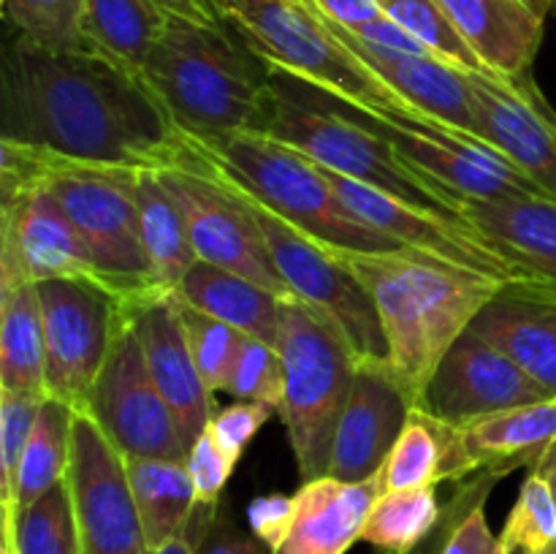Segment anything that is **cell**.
Returning a JSON list of instances; mask_svg holds the SVG:
<instances>
[{
    "instance_id": "cell-1",
    "label": "cell",
    "mask_w": 556,
    "mask_h": 554,
    "mask_svg": "<svg viewBox=\"0 0 556 554\" xmlns=\"http://www.w3.org/2000/svg\"><path fill=\"white\" fill-rule=\"evenodd\" d=\"M0 139L74 161L161 168L182 150L139 71L98 49L54 52L14 36L0 58Z\"/></svg>"
},
{
    "instance_id": "cell-2",
    "label": "cell",
    "mask_w": 556,
    "mask_h": 554,
    "mask_svg": "<svg viewBox=\"0 0 556 554\" xmlns=\"http://www.w3.org/2000/svg\"><path fill=\"white\" fill-rule=\"evenodd\" d=\"M362 280L378 310L389 348V373L413 407L448 348L494 297L508 288L494 277L427 255L331 250Z\"/></svg>"
},
{
    "instance_id": "cell-3",
    "label": "cell",
    "mask_w": 556,
    "mask_h": 554,
    "mask_svg": "<svg viewBox=\"0 0 556 554\" xmlns=\"http://www.w3.org/2000/svg\"><path fill=\"white\" fill-rule=\"evenodd\" d=\"M179 134H261L271 109V68L231 25L168 16L141 65Z\"/></svg>"
},
{
    "instance_id": "cell-4",
    "label": "cell",
    "mask_w": 556,
    "mask_h": 554,
    "mask_svg": "<svg viewBox=\"0 0 556 554\" xmlns=\"http://www.w3.org/2000/svg\"><path fill=\"white\" fill-rule=\"evenodd\" d=\"M136 174L139 168L74 161L0 139V196L47 188L79 231L101 280L123 302L157 291L141 242Z\"/></svg>"
},
{
    "instance_id": "cell-5",
    "label": "cell",
    "mask_w": 556,
    "mask_h": 554,
    "mask_svg": "<svg viewBox=\"0 0 556 554\" xmlns=\"http://www.w3.org/2000/svg\"><path fill=\"white\" fill-rule=\"evenodd\" d=\"M215 5L271 68L288 71L362 112L386 114L429 134L470 141L391 90L307 0H215Z\"/></svg>"
},
{
    "instance_id": "cell-6",
    "label": "cell",
    "mask_w": 556,
    "mask_h": 554,
    "mask_svg": "<svg viewBox=\"0 0 556 554\" xmlns=\"http://www.w3.org/2000/svg\"><path fill=\"white\" fill-rule=\"evenodd\" d=\"M261 134L342 177L459 217L465 196L445 190L407 166L389 141L369 128L362 109L337 101L334 96L282 68H271V109Z\"/></svg>"
},
{
    "instance_id": "cell-7",
    "label": "cell",
    "mask_w": 556,
    "mask_h": 554,
    "mask_svg": "<svg viewBox=\"0 0 556 554\" xmlns=\"http://www.w3.org/2000/svg\"><path fill=\"white\" fill-rule=\"evenodd\" d=\"M179 134V130H177ZM182 144L242 185L266 210L329 250L400 253V242L358 221L318 163L264 134L188 136ZM410 253V250H407Z\"/></svg>"
},
{
    "instance_id": "cell-8",
    "label": "cell",
    "mask_w": 556,
    "mask_h": 554,
    "mask_svg": "<svg viewBox=\"0 0 556 554\" xmlns=\"http://www.w3.org/2000/svg\"><path fill=\"white\" fill-rule=\"evenodd\" d=\"M282 405L277 416L286 424L293 459L304 481L329 473L337 424L345 411L358 358L345 335L326 315L299 297H282L280 340Z\"/></svg>"
},
{
    "instance_id": "cell-9",
    "label": "cell",
    "mask_w": 556,
    "mask_h": 554,
    "mask_svg": "<svg viewBox=\"0 0 556 554\" xmlns=\"http://www.w3.org/2000/svg\"><path fill=\"white\" fill-rule=\"evenodd\" d=\"M195 158L204 161L201 155ZM204 163L244 201L250 217L255 221L266 248H269L277 272L288 282L293 297H299L309 307L318 310L320 315H326L331 324H337V329L345 335L348 345L353 348L358 362L389 367V348H386L383 329H380L378 310H375L372 297L362 286V280L329 248H320L318 242L304 237L291 223L277 217L258 199H253L242 185L217 172L210 161Z\"/></svg>"
},
{
    "instance_id": "cell-10",
    "label": "cell",
    "mask_w": 556,
    "mask_h": 554,
    "mask_svg": "<svg viewBox=\"0 0 556 554\" xmlns=\"http://www.w3.org/2000/svg\"><path fill=\"white\" fill-rule=\"evenodd\" d=\"M155 172L182 210L190 242L201 261L237 272L280 297H291V288L277 272L244 201L204 161L182 144L177 161Z\"/></svg>"
},
{
    "instance_id": "cell-11",
    "label": "cell",
    "mask_w": 556,
    "mask_h": 554,
    "mask_svg": "<svg viewBox=\"0 0 556 554\" xmlns=\"http://www.w3.org/2000/svg\"><path fill=\"white\" fill-rule=\"evenodd\" d=\"M85 413L125 459H188L182 427L147 369L125 302L119 304L112 351L92 383Z\"/></svg>"
},
{
    "instance_id": "cell-12",
    "label": "cell",
    "mask_w": 556,
    "mask_h": 554,
    "mask_svg": "<svg viewBox=\"0 0 556 554\" xmlns=\"http://www.w3.org/2000/svg\"><path fill=\"white\" fill-rule=\"evenodd\" d=\"M324 174L329 177L331 188L337 190L342 204L358 221L391 237L410 253L494 277L505 286H556L552 280L538 277L527 266L516 264L510 255H505L503 250L486 242L476 228H470L459 217L402 201L396 196L386 193V190L372 188V185L342 177L331 168H324Z\"/></svg>"
},
{
    "instance_id": "cell-13",
    "label": "cell",
    "mask_w": 556,
    "mask_h": 554,
    "mask_svg": "<svg viewBox=\"0 0 556 554\" xmlns=\"http://www.w3.org/2000/svg\"><path fill=\"white\" fill-rule=\"evenodd\" d=\"M47 340V396L85 411L112 351L123 299L96 280L36 282Z\"/></svg>"
},
{
    "instance_id": "cell-14",
    "label": "cell",
    "mask_w": 556,
    "mask_h": 554,
    "mask_svg": "<svg viewBox=\"0 0 556 554\" xmlns=\"http://www.w3.org/2000/svg\"><path fill=\"white\" fill-rule=\"evenodd\" d=\"M85 554H150L128 481V462L101 427L76 411L68 473Z\"/></svg>"
},
{
    "instance_id": "cell-15",
    "label": "cell",
    "mask_w": 556,
    "mask_h": 554,
    "mask_svg": "<svg viewBox=\"0 0 556 554\" xmlns=\"http://www.w3.org/2000/svg\"><path fill=\"white\" fill-rule=\"evenodd\" d=\"M552 400L508 353L467 329L429 378L413 411L451 427H465L492 413Z\"/></svg>"
},
{
    "instance_id": "cell-16",
    "label": "cell",
    "mask_w": 556,
    "mask_h": 554,
    "mask_svg": "<svg viewBox=\"0 0 556 554\" xmlns=\"http://www.w3.org/2000/svg\"><path fill=\"white\" fill-rule=\"evenodd\" d=\"M41 280L103 282L79 231L47 188L0 196V288Z\"/></svg>"
},
{
    "instance_id": "cell-17",
    "label": "cell",
    "mask_w": 556,
    "mask_h": 554,
    "mask_svg": "<svg viewBox=\"0 0 556 554\" xmlns=\"http://www.w3.org/2000/svg\"><path fill=\"white\" fill-rule=\"evenodd\" d=\"M478 136L556 199V112L532 74L470 71Z\"/></svg>"
},
{
    "instance_id": "cell-18",
    "label": "cell",
    "mask_w": 556,
    "mask_h": 554,
    "mask_svg": "<svg viewBox=\"0 0 556 554\" xmlns=\"http://www.w3.org/2000/svg\"><path fill=\"white\" fill-rule=\"evenodd\" d=\"M434 427L443 440L440 481L459 483L476 473L505 478L519 467L535 470L538 462L556 443V400L552 396L492 413L465 427L440 421H434Z\"/></svg>"
},
{
    "instance_id": "cell-19",
    "label": "cell",
    "mask_w": 556,
    "mask_h": 554,
    "mask_svg": "<svg viewBox=\"0 0 556 554\" xmlns=\"http://www.w3.org/2000/svg\"><path fill=\"white\" fill-rule=\"evenodd\" d=\"M369 128L383 136L391 150L410 168L434 179L445 190L465 199H503V196L543 193L532 179H527L508 158L472 141L429 134L386 114L364 112Z\"/></svg>"
},
{
    "instance_id": "cell-20",
    "label": "cell",
    "mask_w": 556,
    "mask_h": 554,
    "mask_svg": "<svg viewBox=\"0 0 556 554\" xmlns=\"http://www.w3.org/2000/svg\"><path fill=\"white\" fill-rule=\"evenodd\" d=\"M125 310L139 335L147 369L177 416L182 438L190 449L215 416V400H212L215 391H210L195 367L174 293L155 291L136 297L125 302Z\"/></svg>"
},
{
    "instance_id": "cell-21",
    "label": "cell",
    "mask_w": 556,
    "mask_h": 554,
    "mask_svg": "<svg viewBox=\"0 0 556 554\" xmlns=\"http://www.w3.org/2000/svg\"><path fill=\"white\" fill-rule=\"evenodd\" d=\"M413 402L383 364L358 362L345 411L337 424L329 473L337 481H369L410 421Z\"/></svg>"
},
{
    "instance_id": "cell-22",
    "label": "cell",
    "mask_w": 556,
    "mask_h": 554,
    "mask_svg": "<svg viewBox=\"0 0 556 554\" xmlns=\"http://www.w3.org/2000/svg\"><path fill=\"white\" fill-rule=\"evenodd\" d=\"M337 36L391 87L400 92L407 103L421 109L429 117L440 119V123L451 125L459 130L465 139L476 141V144L489 147L486 141L478 136L476 128V106H472V87H470V71L456 68V65L443 63L438 58H424V54H400L389 52V49L372 47V43L362 41L353 36L345 27L334 25ZM494 150V147H492Z\"/></svg>"
},
{
    "instance_id": "cell-23",
    "label": "cell",
    "mask_w": 556,
    "mask_h": 554,
    "mask_svg": "<svg viewBox=\"0 0 556 554\" xmlns=\"http://www.w3.org/2000/svg\"><path fill=\"white\" fill-rule=\"evenodd\" d=\"M470 331L508 353L556 400V286H508L472 320Z\"/></svg>"
},
{
    "instance_id": "cell-24",
    "label": "cell",
    "mask_w": 556,
    "mask_h": 554,
    "mask_svg": "<svg viewBox=\"0 0 556 554\" xmlns=\"http://www.w3.org/2000/svg\"><path fill=\"white\" fill-rule=\"evenodd\" d=\"M375 478L337 481L324 476L304 481L293 494V521L271 554H348L362 541L364 525L380 498Z\"/></svg>"
},
{
    "instance_id": "cell-25",
    "label": "cell",
    "mask_w": 556,
    "mask_h": 554,
    "mask_svg": "<svg viewBox=\"0 0 556 554\" xmlns=\"http://www.w3.org/2000/svg\"><path fill=\"white\" fill-rule=\"evenodd\" d=\"M489 71L532 74L546 33V5L535 0H440Z\"/></svg>"
},
{
    "instance_id": "cell-26",
    "label": "cell",
    "mask_w": 556,
    "mask_h": 554,
    "mask_svg": "<svg viewBox=\"0 0 556 554\" xmlns=\"http://www.w3.org/2000/svg\"><path fill=\"white\" fill-rule=\"evenodd\" d=\"M459 217L516 264L556 282V199L552 196L462 199Z\"/></svg>"
},
{
    "instance_id": "cell-27",
    "label": "cell",
    "mask_w": 556,
    "mask_h": 554,
    "mask_svg": "<svg viewBox=\"0 0 556 554\" xmlns=\"http://www.w3.org/2000/svg\"><path fill=\"white\" fill-rule=\"evenodd\" d=\"M182 302L223 324L233 326L253 340L269 342L277 348L280 340V293L237 275V272L220 269L206 261H195L177 286Z\"/></svg>"
},
{
    "instance_id": "cell-28",
    "label": "cell",
    "mask_w": 556,
    "mask_h": 554,
    "mask_svg": "<svg viewBox=\"0 0 556 554\" xmlns=\"http://www.w3.org/2000/svg\"><path fill=\"white\" fill-rule=\"evenodd\" d=\"M0 389L47 396V340L36 282L0 288Z\"/></svg>"
},
{
    "instance_id": "cell-29",
    "label": "cell",
    "mask_w": 556,
    "mask_h": 554,
    "mask_svg": "<svg viewBox=\"0 0 556 554\" xmlns=\"http://www.w3.org/2000/svg\"><path fill=\"white\" fill-rule=\"evenodd\" d=\"M136 201H139L141 242L152 266V280L163 293H174L190 266L199 261L182 210L161 182L155 168H139L136 174Z\"/></svg>"
},
{
    "instance_id": "cell-30",
    "label": "cell",
    "mask_w": 556,
    "mask_h": 554,
    "mask_svg": "<svg viewBox=\"0 0 556 554\" xmlns=\"http://www.w3.org/2000/svg\"><path fill=\"white\" fill-rule=\"evenodd\" d=\"M128 481L144 527L147 549L172 541L195 508V487L185 459H125Z\"/></svg>"
},
{
    "instance_id": "cell-31",
    "label": "cell",
    "mask_w": 556,
    "mask_h": 554,
    "mask_svg": "<svg viewBox=\"0 0 556 554\" xmlns=\"http://www.w3.org/2000/svg\"><path fill=\"white\" fill-rule=\"evenodd\" d=\"M168 14L152 0H85V33L92 49L141 71Z\"/></svg>"
},
{
    "instance_id": "cell-32",
    "label": "cell",
    "mask_w": 556,
    "mask_h": 554,
    "mask_svg": "<svg viewBox=\"0 0 556 554\" xmlns=\"http://www.w3.org/2000/svg\"><path fill=\"white\" fill-rule=\"evenodd\" d=\"M76 411L65 402L47 400L41 402L33 432L27 438L25 454H22L20 470H16L14 505L9 508H22L33 500L41 498L43 492L60 483L68 473L71 462V435H74Z\"/></svg>"
},
{
    "instance_id": "cell-33",
    "label": "cell",
    "mask_w": 556,
    "mask_h": 554,
    "mask_svg": "<svg viewBox=\"0 0 556 554\" xmlns=\"http://www.w3.org/2000/svg\"><path fill=\"white\" fill-rule=\"evenodd\" d=\"M3 538L16 554H85L68 481L54 483L30 505L3 508Z\"/></svg>"
},
{
    "instance_id": "cell-34",
    "label": "cell",
    "mask_w": 556,
    "mask_h": 554,
    "mask_svg": "<svg viewBox=\"0 0 556 554\" xmlns=\"http://www.w3.org/2000/svg\"><path fill=\"white\" fill-rule=\"evenodd\" d=\"M438 487L383 492L375 500L364 525L362 541L378 552L405 554L421 543L443 516Z\"/></svg>"
},
{
    "instance_id": "cell-35",
    "label": "cell",
    "mask_w": 556,
    "mask_h": 554,
    "mask_svg": "<svg viewBox=\"0 0 556 554\" xmlns=\"http://www.w3.org/2000/svg\"><path fill=\"white\" fill-rule=\"evenodd\" d=\"M3 16L16 36L54 52L92 49L85 33V0H3Z\"/></svg>"
},
{
    "instance_id": "cell-36",
    "label": "cell",
    "mask_w": 556,
    "mask_h": 554,
    "mask_svg": "<svg viewBox=\"0 0 556 554\" xmlns=\"http://www.w3.org/2000/svg\"><path fill=\"white\" fill-rule=\"evenodd\" d=\"M440 467H443V440L429 416L413 411L405 432L391 449L389 459L378 470L380 492H400V489L438 487Z\"/></svg>"
},
{
    "instance_id": "cell-37",
    "label": "cell",
    "mask_w": 556,
    "mask_h": 554,
    "mask_svg": "<svg viewBox=\"0 0 556 554\" xmlns=\"http://www.w3.org/2000/svg\"><path fill=\"white\" fill-rule=\"evenodd\" d=\"M383 14L416 36L434 58L465 71H489L440 0H380ZM494 74V71H492Z\"/></svg>"
},
{
    "instance_id": "cell-38",
    "label": "cell",
    "mask_w": 556,
    "mask_h": 554,
    "mask_svg": "<svg viewBox=\"0 0 556 554\" xmlns=\"http://www.w3.org/2000/svg\"><path fill=\"white\" fill-rule=\"evenodd\" d=\"M174 302H177L185 337H188L190 353H193V362L199 367L201 378L210 386V391H226L228 375H231L233 364H237V356L248 335L223 324V320L212 318V315L201 313V310L190 307L177 293H174Z\"/></svg>"
},
{
    "instance_id": "cell-39",
    "label": "cell",
    "mask_w": 556,
    "mask_h": 554,
    "mask_svg": "<svg viewBox=\"0 0 556 554\" xmlns=\"http://www.w3.org/2000/svg\"><path fill=\"white\" fill-rule=\"evenodd\" d=\"M500 549H525L527 554H556V505L546 481L530 470L500 532Z\"/></svg>"
},
{
    "instance_id": "cell-40",
    "label": "cell",
    "mask_w": 556,
    "mask_h": 554,
    "mask_svg": "<svg viewBox=\"0 0 556 554\" xmlns=\"http://www.w3.org/2000/svg\"><path fill=\"white\" fill-rule=\"evenodd\" d=\"M282 386H286V375H282L280 351L269 342L248 337L228 375L226 394H231L233 400L266 402L280 411Z\"/></svg>"
},
{
    "instance_id": "cell-41",
    "label": "cell",
    "mask_w": 556,
    "mask_h": 554,
    "mask_svg": "<svg viewBox=\"0 0 556 554\" xmlns=\"http://www.w3.org/2000/svg\"><path fill=\"white\" fill-rule=\"evenodd\" d=\"M43 400L47 396L16 394V391L0 389V478H3L0 498H3V508L14 505L16 470H20L27 438H30Z\"/></svg>"
},
{
    "instance_id": "cell-42",
    "label": "cell",
    "mask_w": 556,
    "mask_h": 554,
    "mask_svg": "<svg viewBox=\"0 0 556 554\" xmlns=\"http://www.w3.org/2000/svg\"><path fill=\"white\" fill-rule=\"evenodd\" d=\"M188 470L195 487V503L220 505V494L226 489L228 478L233 476L237 456L217 440L215 429L206 427L195 438V443L188 451Z\"/></svg>"
},
{
    "instance_id": "cell-43",
    "label": "cell",
    "mask_w": 556,
    "mask_h": 554,
    "mask_svg": "<svg viewBox=\"0 0 556 554\" xmlns=\"http://www.w3.org/2000/svg\"><path fill=\"white\" fill-rule=\"evenodd\" d=\"M497 481L500 478L492 476V473H476V476L456 483L454 494L445 500L443 516H440V521L434 525V530L405 554H443L445 543H448L451 532L456 530V525L465 519V514L472 508V505H478L481 500H489V494H492L494 483Z\"/></svg>"
},
{
    "instance_id": "cell-44",
    "label": "cell",
    "mask_w": 556,
    "mask_h": 554,
    "mask_svg": "<svg viewBox=\"0 0 556 554\" xmlns=\"http://www.w3.org/2000/svg\"><path fill=\"white\" fill-rule=\"evenodd\" d=\"M277 413L275 405H266V402H248L237 400L231 405L220 407L212 416L210 427L215 429L217 440L231 451L237 459H242V454L248 451L250 440L258 435V429L269 421Z\"/></svg>"
},
{
    "instance_id": "cell-45",
    "label": "cell",
    "mask_w": 556,
    "mask_h": 554,
    "mask_svg": "<svg viewBox=\"0 0 556 554\" xmlns=\"http://www.w3.org/2000/svg\"><path fill=\"white\" fill-rule=\"evenodd\" d=\"M293 521V498L286 494H264L248 505L250 532L264 543L269 552H275L286 538L288 527Z\"/></svg>"
},
{
    "instance_id": "cell-46",
    "label": "cell",
    "mask_w": 556,
    "mask_h": 554,
    "mask_svg": "<svg viewBox=\"0 0 556 554\" xmlns=\"http://www.w3.org/2000/svg\"><path fill=\"white\" fill-rule=\"evenodd\" d=\"M443 554H503L500 536H494L492 527H489L486 500L467 511L465 519L451 532Z\"/></svg>"
},
{
    "instance_id": "cell-47",
    "label": "cell",
    "mask_w": 556,
    "mask_h": 554,
    "mask_svg": "<svg viewBox=\"0 0 556 554\" xmlns=\"http://www.w3.org/2000/svg\"><path fill=\"white\" fill-rule=\"evenodd\" d=\"M195 554H271L253 532L239 530L237 521L228 514L217 511L215 521L206 530V536L201 538Z\"/></svg>"
},
{
    "instance_id": "cell-48",
    "label": "cell",
    "mask_w": 556,
    "mask_h": 554,
    "mask_svg": "<svg viewBox=\"0 0 556 554\" xmlns=\"http://www.w3.org/2000/svg\"><path fill=\"white\" fill-rule=\"evenodd\" d=\"M348 30V27H345ZM353 36H358L362 41L372 43V47H380V49H389V52H400V54H424V58H434L432 52H429L427 47H424L421 41H418L416 36H410V33L405 30L402 25H396L394 20H389V16H378V20H372L369 25H362L358 30H351ZM440 60V58H438Z\"/></svg>"
},
{
    "instance_id": "cell-49",
    "label": "cell",
    "mask_w": 556,
    "mask_h": 554,
    "mask_svg": "<svg viewBox=\"0 0 556 554\" xmlns=\"http://www.w3.org/2000/svg\"><path fill=\"white\" fill-rule=\"evenodd\" d=\"M315 11L326 16L334 25L358 30L362 25H369L372 20L383 16L380 0H307Z\"/></svg>"
},
{
    "instance_id": "cell-50",
    "label": "cell",
    "mask_w": 556,
    "mask_h": 554,
    "mask_svg": "<svg viewBox=\"0 0 556 554\" xmlns=\"http://www.w3.org/2000/svg\"><path fill=\"white\" fill-rule=\"evenodd\" d=\"M152 3L177 20L199 22V25H226L215 0H152Z\"/></svg>"
},
{
    "instance_id": "cell-51",
    "label": "cell",
    "mask_w": 556,
    "mask_h": 554,
    "mask_svg": "<svg viewBox=\"0 0 556 554\" xmlns=\"http://www.w3.org/2000/svg\"><path fill=\"white\" fill-rule=\"evenodd\" d=\"M535 473L543 478V481H546L548 492H552L554 505H556V443L546 451V456H543V459L538 462Z\"/></svg>"
},
{
    "instance_id": "cell-52",
    "label": "cell",
    "mask_w": 556,
    "mask_h": 554,
    "mask_svg": "<svg viewBox=\"0 0 556 554\" xmlns=\"http://www.w3.org/2000/svg\"><path fill=\"white\" fill-rule=\"evenodd\" d=\"M535 3L546 5V9H548V11H552V9H556V0H535Z\"/></svg>"
},
{
    "instance_id": "cell-53",
    "label": "cell",
    "mask_w": 556,
    "mask_h": 554,
    "mask_svg": "<svg viewBox=\"0 0 556 554\" xmlns=\"http://www.w3.org/2000/svg\"><path fill=\"white\" fill-rule=\"evenodd\" d=\"M508 554H527V552H525V549H510Z\"/></svg>"
},
{
    "instance_id": "cell-54",
    "label": "cell",
    "mask_w": 556,
    "mask_h": 554,
    "mask_svg": "<svg viewBox=\"0 0 556 554\" xmlns=\"http://www.w3.org/2000/svg\"><path fill=\"white\" fill-rule=\"evenodd\" d=\"M378 554H394V552H378Z\"/></svg>"
},
{
    "instance_id": "cell-55",
    "label": "cell",
    "mask_w": 556,
    "mask_h": 554,
    "mask_svg": "<svg viewBox=\"0 0 556 554\" xmlns=\"http://www.w3.org/2000/svg\"><path fill=\"white\" fill-rule=\"evenodd\" d=\"M0 3H3V0H0Z\"/></svg>"
}]
</instances>
